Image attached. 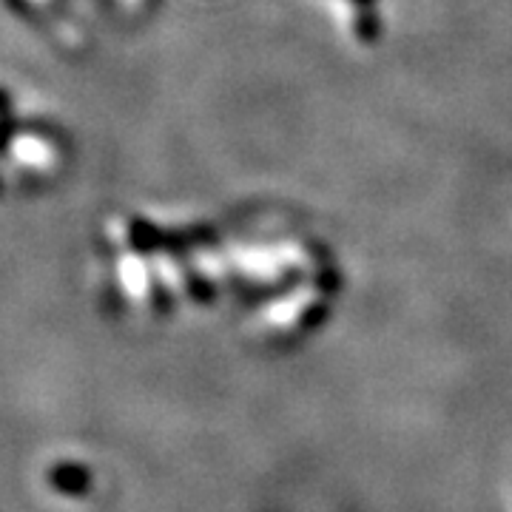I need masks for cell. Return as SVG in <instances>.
Masks as SVG:
<instances>
[{
  "label": "cell",
  "instance_id": "cell-1",
  "mask_svg": "<svg viewBox=\"0 0 512 512\" xmlns=\"http://www.w3.org/2000/svg\"><path fill=\"white\" fill-rule=\"evenodd\" d=\"M52 484L60 493L83 495L89 490V484H92V476L80 464H57V470L52 473Z\"/></svg>",
  "mask_w": 512,
  "mask_h": 512
}]
</instances>
